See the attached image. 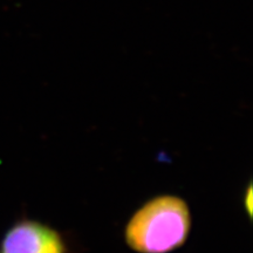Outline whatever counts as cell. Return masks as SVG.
<instances>
[{
    "label": "cell",
    "mask_w": 253,
    "mask_h": 253,
    "mask_svg": "<svg viewBox=\"0 0 253 253\" xmlns=\"http://www.w3.org/2000/svg\"><path fill=\"white\" fill-rule=\"evenodd\" d=\"M246 208H248L249 214H251V208H252V190L251 186L248 189V192H246V201H245Z\"/></svg>",
    "instance_id": "3"
},
{
    "label": "cell",
    "mask_w": 253,
    "mask_h": 253,
    "mask_svg": "<svg viewBox=\"0 0 253 253\" xmlns=\"http://www.w3.org/2000/svg\"><path fill=\"white\" fill-rule=\"evenodd\" d=\"M191 229V213L184 199L157 196L132 214L125 240L137 253H169L184 244Z\"/></svg>",
    "instance_id": "1"
},
{
    "label": "cell",
    "mask_w": 253,
    "mask_h": 253,
    "mask_svg": "<svg viewBox=\"0 0 253 253\" xmlns=\"http://www.w3.org/2000/svg\"><path fill=\"white\" fill-rule=\"evenodd\" d=\"M0 253H67V246L55 229L38 220L23 219L6 231Z\"/></svg>",
    "instance_id": "2"
}]
</instances>
